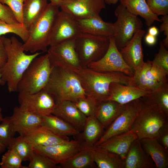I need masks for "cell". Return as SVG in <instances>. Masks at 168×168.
<instances>
[{"label":"cell","instance_id":"83f0119b","mask_svg":"<svg viewBox=\"0 0 168 168\" xmlns=\"http://www.w3.org/2000/svg\"><path fill=\"white\" fill-rule=\"evenodd\" d=\"M48 0H25L23 8V24L28 30L43 14Z\"/></svg>","mask_w":168,"mask_h":168},{"label":"cell","instance_id":"7a4b0ae2","mask_svg":"<svg viewBox=\"0 0 168 168\" xmlns=\"http://www.w3.org/2000/svg\"><path fill=\"white\" fill-rule=\"evenodd\" d=\"M76 73L86 96L93 97L99 104L107 100L112 83L132 86V77L121 72H98L84 67Z\"/></svg>","mask_w":168,"mask_h":168},{"label":"cell","instance_id":"ac0fdd59","mask_svg":"<svg viewBox=\"0 0 168 168\" xmlns=\"http://www.w3.org/2000/svg\"><path fill=\"white\" fill-rule=\"evenodd\" d=\"M21 136L33 147L49 146L70 140L69 137L58 135L42 126L28 130Z\"/></svg>","mask_w":168,"mask_h":168},{"label":"cell","instance_id":"9f6ffc18","mask_svg":"<svg viewBox=\"0 0 168 168\" xmlns=\"http://www.w3.org/2000/svg\"><path fill=\"white\" fill-rule=\"evenodd\" d=\"M63 1H72V0H63Z\"/></svg>","mask_w":168,"mask_h":168},{"label":"cell","instance_id":"9c48e42d","mask_svg":"<svg viewBox=\"0 0 168 168\" xmlns=\"http://www.w3.org/2000/svg\"><path fill=\"white\" fill-rule=\"evenodd\" d=\"M114 15L117 20L114 23L116 34L114 37L116 45L120 51L137 32L142 29L143 24L138 16L130 13L121 4L116 8Z\"/></svg>","mask_w":168,"mask_h":168},{"label":"cell","instance_id":"8d00e7d4","mask_svg":"<svg viewBox=\"0 0 168 168\" xmlns=\"http://www.w3.org/2000/svg\"><path fill=\"white\" fill-rule=\"evenodd\" d=\"M145 74L149 80L159 82H167L168 73L160 67L152 63V61L148 60L145 62Z\"/></svg>","mask_w":168,"mask_h":168},{"label":"cell","instance_id":"bcb514c9","mask_svg":"<svg viewBox=\"0 0 168 168\" xmlns=\"http://www.w3.org/2000/svg\"><path fill=\"white\" fill-rule=\"evenodd\" d=\"M162 22L161 25L159 30L161 32H163L166 36L165 39L162 41L165 47L167 49L168 48V15L162 16L161 19Z\"/></svg>","mask_w":168,"mask_h":168},{"label":"cell","instance_id":"7bdbcfd3","mask_svg":"<svg viewBox=\"0 0 168 168\" xmlns=\"http://www.w3.org/2000/svg\"><path fill=\"white\" fill-rule=\"evenodd\" d=\"M25 1V0H0V2L9 7L18 22L23 24V8Z\"/></svg>","mask_w":168,"mask_h":168},{"label":"cell","instance_id":"d590c367","mask_svg":"<svg viewBox=\"0 0 168 168\" xmlns=\"http://www.w3.org/2000/svg\"><path fill=\"white\" fill-rule=\"evenodd\" d=\"M9 33L14 34L19 36L24 43L28 37V30L21 23H8L0 20V37Z\"/></svg>","mask_w":168,"mask_h":168},{"label":"cell","instance_id":"ba28073f","mask_svg":"<svg viewBox=\"0 0 168 168\" xmlns=\"http://www.w3.org/2000/svg\"><path fill=\"white\" fill-rule=\"evenodd\" d=\"M47 52L52 68L77 73L83 67L75 50V39L50 45Z\"/></svg>","mask_w":168,"mask_h":168},{"label":"cell","instance_id":"6da1fadb","mask_svg":"<svg viewBox=\"0 0 168 168\" xmlns=\"http://www.w3.org/2000/svg\"><path fill=\"white\" fill-rule=\"evenodd\" d=\"M7 56L5 64L0 68L1 79L4 85L7 83L10 92L17 91V86L23 74L30 64L42 52L27 54L22 44L15 36L10 38L1 36Z\"/></svg>","mask_w":168,"mask_h":168},{"label":"cell","instance_id":"44dd1931","mask_svg":"<svg viewBox=\"0 0 168 168\" xmlns=\"http://www.w3.org/2000/svg\"><path fill=\"white\" fill-rule=\"evenodd\" d=\"M104 130L95 117H87L83 130L73 137L83 149L92 148L100 138Z\"/></svg>","mask_w":168,"mask_h":168},{"label":"cell","instance_id":"f5cc1de1","mask_svg":"<svg viewBox=\"0 0 168 168\" xmlns=\"http://www.w3.org/2000/svg\"><path fill=\"white\" fill-rule=\"evenodd\" d=\"M119 0H105L106 3L109 4H115L118 2Z\"/></svg>","mask_w":168,"mask_h":168},{"label":"cell","instance_id":"ee69618b","mask_svg":"<svg viewBox=\"0 0 168 168\" xmlns=\"http://www.w3.org/2000/svg\"><path fill=\"white\" fill-rule=\"evenodd\" d=\"M0 20L8 23H19L9 7L0 2Z\"/></svg>","mask_w":168,"mask_h":168},{"label":"cell","instance_id":"836d02e7","mask_svg":"<svg viewBox=\"0 0 168 168\" xmlns=\"http://www.w3.org/2000/svg\"><path fill=\"white\" fill-rule=\"evenodd\" d=\"M166 82H159L148 79L145 74L144 64L139 71L134 72V75L132 77V86L137 87L148 91H153Z\"/></svg>","mask_w":168,"mask_h":168},{"label":"cell","instance_id":"f907efd6","mask_svg":"<svg viewBox=\"0 0 168 168\" xmlns=\"http://www.w3.org/2000/svg\"><path fill=\"white\" fill-rule=\"evenodd\" d=\"M50 1V2L54 3L58 6L59 7L62 5L63 1V0H48Z\"/></svg>","mask_w":168,"mask_h":168},{"label":"cell","instance_id":"e575fe53","mask_svg":"<svg viewBox=\"0 0 168 168\" xmlns=\"http://www.w3.org/2000/svg\"><path fill=\"white\" fill-rule=\"evenodd\" d=\"M79 110L87 118L95 117L99 104L91 96L78 99L75 102Z\"/></svg>","mask_w":168,"mask_h":168},{"label":"cell","instance_id":"ab89813d","mask_svg":"<svg viewBox=\"0 0 168 168\" xmlns=\"http://www.w3.org/2000/svg\"><path fill=\"white\" fill-rule=\"evenodd\" d=\"M27 168H56L58 166L34 149Z\"/></svg>","mask_w":168,"mask_h":168},{"label":"cell","instance_id":"5bb4252c","mask_svg":"<svg viewBox=\"0 0 168 168\" xmlns=\"http://www.w3.org/2000/svg\"><path fill=\"white\" fill-rule=\"evenodd\" d=\"M34 149L57 165L62 163L83 149L79 142L74 139L49 146L34 147Z\"/></svg>","mask_w":168,"mask_h":168},{"label":"cell","instance_id":"2e32d148","mask_svg":"<svg viewBox=\"0 0 168 168\" xmlns=\"http://www.w3.org/2000/svg\"><path fill=\"white\" fill-rule=\"evenodd\" d=\"M145 33V31L142 29L138 31L128 43L119 51L125 61L134 72L139 71L145 62L142 40Z\"/></svg>","mask_w":168,"mask_h":168},{"label":"cell","instance_id":"d4e9b609","mask_svg":"<svg viewBox=\"0 0 168 168\" xmlns=\"http://www.w3.org/2000/svg\"><path fill=\"white\" fill-rule=\"evenodd\" d=\"M142 146L157 168L168 167V149L155 138H145L140 140Z\"/></svg>","mask_w":168,"mask_h":168},{"label":"cell","instance_id":"74e56055","mask_svg":"<svg viewBox=\"0 0 168 168\" xmlns=\"http://www.w3.org/2000/svg\"><path fill=\"white\" fill-rule=\"evenodd\" d=\"M16 133L10 116L3 117L0 123V140L7 148L14 138Z\"/></svg>","mask_w":168,"mask_h":168},{"label":"cell","instance_id":"f546056e","mask_svg":"<svg viewBox=\"0 0 168 168\" xmlns=\"http://www.w3.org/2000/svg\"><path fill=\"white\" fill-rule=\"evenodd\" d=\"M92 150L97 168H124V161L118 155L97 147Z\"/></svg>","mask_w":168,"mask_h":168},{"label":"cell","instance_id":"11a10c76","mask_svg":"<svg viewBox=\"0 0 168 168\" xmlns=\"http://www.w3.org/2000/svg\"><path fill=\"white\" fill-rule=\"evenodd\" d=\"M3 85V83L1 79V75L0 73V85Z\"/></svg>","mask_w":168,"mask_h":168},{"label":"cell","instance_id":"816d5d0a","mask_svg":"<svg viewBox=\"0 0 168 168\" xmlns=\"http://www.w3.org/2000/svg\"><path fill=\"white\" fill-rule=\"evenodd\" d=\"M7 148L6 146L0 140V156Z\"/></svg>","mask_w":168,"mask_h":168},{"label":"cell","instance_id":"7c38bea8","mask_svg":"<svg viewBox=\"0 0 168 168\" xmlns=\"http://www.w3.org/2000/svg\"><path fill=\"white\" fill-rule=\"evenodd\" d=\"M139 107V98L126 104L123 111L104 131L94 147L115 135L131 130Z\"/></svg>","mask_w":168,"mask_h":168},{"label":"cell","instance_id":"db71d44e","mask_svg":"<svg viewBox=\"0 0 168 168\" xmlns=\"http://www.w3.org/2000/svg\"><path fill=\"white\" fill-rule=\"evenodd\" d=\"M3 118L1 111H0V123Z\"/></svg>","mask_w":168,"mask_h":168},{"label":"cell","instance_id":"d6986e66","mask_svg":"<svg viewBox=\"0 0 168 168\" xmlns=\"http://www.w3.org/2000/svg\"><path fill=\"white\" fill-rule=\"evenodd\" d=\"M152 92L143 90L137 87L112 82L110 86L109 95L107 100L124 105L147 96Z\"/></svg>","mask_w":168,"mask_h":168},{"label":"cell","instance_id":"484cf974","mask_svg":"<svg viewBox=\"0 0 168 168\" xmlns=\"http://www.w3.org/2000/svg\"><path fill=\"white\" fill-rule=\"evenodd\" d=\"M125 105L110 100L102 101L98 105L95 117L106 129L122 112Z\"/></svg>","mask_w":168,"mask_h":168},{"label":"cell","instance_id":"52a82bcc","mask_svg":"<svg viewBox=\"0 0 168 168\" xmlns=\"http://www.w3.org/2000/svg\"><path fill=\"white\" fill-rule=\"evenodd\" d=\"M110 37L82 33L75 39V46L83 67L100 59L107 52Z\"/></svg>","mask_w":168,"mask_h":168},{"label":"cell","instance_id":"cb8c5ba5","mask_svg":"<svg viewBox=\"0 0 168 168\" xmlns=\"http://www.w3.org/2000/svg\"><path fill=\"white\" fill-rule=\"evenodd\" d=\"M155 167L150 157L137 139L132 144L124 160V168H153Z\"/></svg>","mask_w":168,"mask_h":168},{"label":"cell","instance_id":"d6a6232c","mask_svg":"<svg viewBox=\"0 0 168 168\" xmlns=\"http://www.w3.org/2000/svg\"><path fill=\"white\" fill-rule=\"evenodd\" d=\"M146 96L168 117V84L164 83Z\"/></svg>","mask_w":168,"mask_h":168},{"label":"cell","instance_id":"603a6c76","mask_svg":"<svg viewBox=\"0 0 168 168\" xmlns=\"http://www.w3.org/2000/svg\"><path fill=\"white\" fill-rule=\"evenodd\" d=\"M16 132L22 135L26 131L41 126L42 116L23 110L19 106L14 107L10 116Z\"/></svg>","mask_w":168,"mask_h":168},{"label":"cell","instance_id":"1f68e13d","mask_svg":"<svg viewBox=\"0 0 168 168\" xmlns=\"http://www.w3.org/2000/svg\"><path fill=\"white\" fill-rule=\"evenodd\" d=\"M7 148L14 150L23 161H29L34 151L33 146L20 135L14 137Z\"/></svg>","mask_w":168,"mask_h":168},{"label":"cell","instance_id":"f6af8a7d","mask_svg":"<svg viewBox=\"0 0 168 168\" xmlns=\"http://www.w3.org/2000/svg\"><path fill=\"white\" fill-rule=\"evenodd\" d=\"M156 139L161 145L168 149V124L160 129Z\"/></svg>","mask_w":168,"mask_h":168},{"label":"cell","instance_id":"4316f807","mask_svg":"<svg viewBox=\"0 0 168 168\" xmlns=\"http://www.w3.org/2000/svg\"><path fill=\"white\" fill-rule=\"evenodd\" d=\"M146 0H119L133 15L142 18L148 26H151L156 21L161 22L158 16L153 13L149 8Z\"/></svg>","mask_w":168,"mask_h":168},{"label":"cell","instance_id":"f1b7e54d","mask_svg":"<svg viewBox=\"0 0 168 168\" xmlns=\"http://www.w3.org/2000/svg\"><path fill=\"white\" fill-rule=\"evenodd\" d=\"M42 117L41 126L58 135L68 137L74 136L80 132L65 121L52 114Z\"/></svg>","mask_w":168,"mask_h":168},{"label":"cell","instance_id":"5b68a950","mask_svg":"<svg viewBox=\"0 0 168 168\" xmlns=\"http://www.w3.org/2000/svg\"><path fill=\"white\" fill-rule=\"evenodd\" d=\"M59 7L52 2L48 4L43 14L28 30V38L22 44L25 51L32 54L39 51L47 52L50 46L53 26L59 11Z\"/></svg>","mask_w":168,"mask_h":168},{"label":"cell","instance_id":"30bf717a","mask_svg":"<svg viewBox=\"0 0 168 168\" xmlns=\"http://www.w3.org/2000/svg\"><path fill=\"white\" fill-rule=\"evenodd\" d=\"M108 49L100 59L87 66L89 68L100 72H120L132 77L133 70L126 63L118 49L114 37H110Z\"/></svg>","mask_w":168,"mask_h":168},{"label":"cell","instance_id":"4dcf8cb0","mask_svg":"<svg viewBox=\"0 0 168 168\" xmlns=\"http://www.w3.org/2000/svg\"><path fill=\"white\" fill-rule=\"evenodd\" d=\"M61 168H92L96 167L92 148L84 149L58 166Z\"/></svg>","mask_w":168,"mask_h":168},{"label":"cell","instance_id":"b9f144b4","mask_svg":"<svg viewBox=\"0 0 168 168\" xmlns=\"http://www.w3.org/2000/svg\"><path fill=\"white\" fill-rule=\"evenodd\" d=\"M146 1L153 13L158 16L168 14V0H146Z\"/></svg>","mask_w":168,"mask_h":168},{"label":"cell","instance_id":"ffe728a7","mask_svg":"<svg viewBox=\"0 0 168 168\" xmlns=\"http://www.w3.org/2000/svg\"><path fill=\"white\" fill-rule=\"evenodd\" d=\"M137 139V135L131 130L115 135L95 147L114 153L124 161L132 144Z\"/></svg>","mask_w":168,"mask_h":168},{"label":"cell","instance_id":"8992f818","mask_svg":"<svg viewBox=\"0 0 168 168\" xmlns=\"http://www.w3.org/2000/svg\"><path fill=\"white\" fill-rule=\"evenodd\" d=\"M52 69L47 53L36 57L23 74L18 84L17 91L33 93L43 89Z\"/></svg>","mask_w":168,"mask_h":168},{"label":"cell","instance_id":"4fadbf2b","mask_svg":"<svg viewBox=\"0 0 168 168\" xmlns=\"http://www.w3.org/2000/svg\"><path fill=\"white\" fill-rule=\"evenodd\" d=\"M82 33L77 19L69 13L61 10L58 13L53 26L50 46L75 39Z\"/></svg>","mask_w":168,"mask_h":168},{"label":"cell","instance_id":"e0dca14e","mask_svg":"<svg viewBox=\"0 0 168 168\" xmlns=\"http://www.w3.org/2000/svg\"><path fill=\"white\" fill-rule=\"evenodd\" d=\"M52 114L58 117L80 132L84 128L87 117L75 103L63 100L56 103Z\"/></svg>","mask_w":168,"mask_h":168},{"label":"cell","instance_id":"8fae6325","mask_svg":"<svg viewBox=\"0 0 168 168\" xmlns=\"http://www.w3.org/2000/svg\"><path fill=\"white\" fill-rule=\"evenodd\" d=\"M18 98L21 109L42 116L52 114L56 105L53 97L44 89L33 93L19 92Z\"/></svg>","mask_w":168,"mask_h":168},{"label":"cell","instance_id":"3957f363","mask_svg":"<svg viewBox=\"0 0 168 168\" xmlns=\"http://www.w3.org/2000/svg\"><path fill=\"white\" fill-rule=\"evenodd\" d=\"M44 89L56 103L69 100L74 103L86 95L76 73L58 67L52 68L49 81Z\"/></svg>","mask_w":168,"mask_h":168},{"label":"cell","instance_id":"f35d334b","mask_svg":"<svg viewBox=\"0 0 168 168\" xmlns=\"http://www.w3.org/2000/svg\"><path fill=\"white\" fill-rule=\"evenodd\" d=\"M8 149L2 156L0 168H27L21 165L22 160L14 150Z\"/></svg>","mask_w":168,"mask_h":168},{"label":"cell","instance_id":"7dc6e473","mask_svg":"<svg viewBox=\"0 0 168 168\" xmlns=\"http://www.w3.org/2000/svg\"><path fill=\"white\" fill-rule=\"evenodd\" d=\"M7 59V56L4 46L0 37V68L5 64Z\"/></svg>","mask_w":168,"mask_h":168},{"label":"cell","instance_id":"c3c4849f","mask_svg":"<svg viewBox=\"0 0 168 168\" xmlns=\"http://www.w3.org/2000/svg\"><path fill=\"white\" fill-rule=\"evenodd\" d=\"M145 40L147 44L150 46H152L156 44L157 39L156 36L152 35L148 33L145 36Z\"/></svg>","mask_w":168,"mask_h":168},{"label":"cell","instance_id":"277c9868","mask_svg":"<svg viewBox=\"0 0 168 168\" xmlns=\"http://www.w3.org/2000/svg\"><path fill=\"white\" fill-rule=\"evenodd\" d=\"M139 100V109L131 130L139 140L156 139L160 129L168 124V117L146 96Z\"/></svg>","mask_w":168,"mask_h":168},{"label":"cell","instance_id":"7402d4cb","mask_svg":"<svg viewBox=\"0 0 168 168\" xmlns=\"http://www.w3.org/2000/svg\"><path fill=\"white\" fill-rule=\"evenodd\" d=\"M77 20L82 33L109 37L115 35L114 23L104 21L100 16Z\"/></svg>","mask_w":168,"mask_h":168},{"label":"cell","instance_id":"60d3db41","mask_svg":"<svg viewBox=\"0 0 168 168\" xmlns=\"http://www.w3.org/2000/svg\"><path fill=\"white\" fill-rule=\"evenodd\" d=\"M159 45L158 52L155 54L152 63L168 73V51L162 41H160Z\"/></svg>","mask_w":168,"mask_h":168},{"label":"cell","instance_id":"9a60e30c","mask_svg":"<svg viewBox=\"0 0 168 168\" xmlns=\"http://www.w3.org/2000/svg\"><path fill=\"white\" fill-rule=\"evenodd\" d=\"M105 3V0L63 1L60 7L76 19H81L100 16Z\"/></svg>","mask_w":168,"mask_h":168},{"label":"cell","instance_id":"6f0895ef","mask_svg":"<svg viewBox=\"0 0 168 168\" xmlns=\"http://www.w3.org/2000/svg\"><path fill=\"white\" fill-rule=\"evenodd\" d=\"M0 111H2V109L0 106Z\"/></svg>","mask_w":168,"mask_h":168},{"label":"cell","instance_id":"681fc988","mask_svg":"<svg viewBox=\"0 0 168 168\" xmlns=\"http://www.w3.org/2000/svg\"><path fill=\"white\" fill-rule=\"evenodd\" d=\"M159 31L157 27L153 26L149 28L148 30V33L156 37L159 34Z\"/></svg>","mask_w":168,"mask_h":168}]
</instances>
